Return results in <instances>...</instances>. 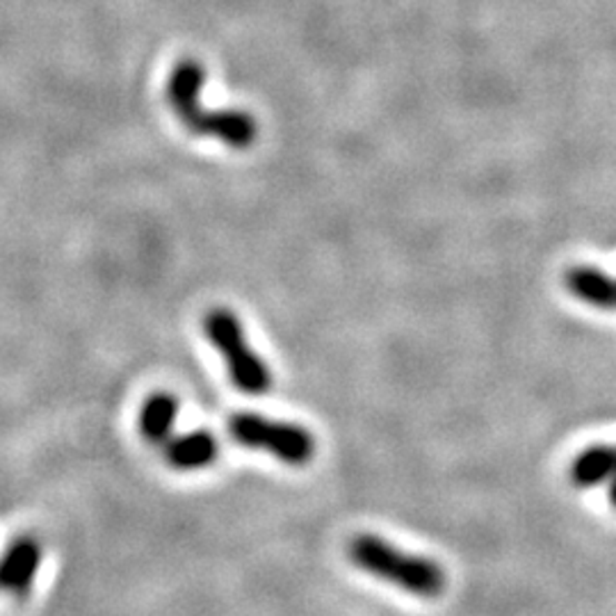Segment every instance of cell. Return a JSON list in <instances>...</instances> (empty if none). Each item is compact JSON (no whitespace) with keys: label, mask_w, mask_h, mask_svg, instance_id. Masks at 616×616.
Returning a JSON list of instances; mask_svg holds the SVG:
<instances>
[{"label":"cell","mask_w":616,"mask_h":616,"mask_svg":"<svg viewBox=\"0 0 616 616\" xmlns=\"http://www.w3.org/2000/svg\"><path fill=\"white\" fill-rule=\"evenodd\" d=\"M206 71L197 60H181L169 73L167 101L179 121L195 136L215 138L231 149H249L256 142L258 123L242 110H206L201 90Z\"/></svg>","instance_id":"obj_1"},{"label":"cell","mask_w":616,"mask_h":616,"mask_svg":"<svg viewBox=\"0 0 616 616\" xmlns=\"http://www.w3.org/2000/svg\"><path fill=\"white\" fill-rule=\"evenodd\" d=\"M219 438L206 429H190L183 434H171L169 441L162 446L165 461L169 468L179 473H199L210 468L219 457Z\"/></svg>","instance_id":"obj_6"},{"label":"cell","mask_w":616,"mask_h":616,"mask_svg":"<svg viewBox=\"0 0 616 616\" xmlns=\"http://www.w3.org/2000/svg\"><path fill=\"white\" fill-rule=\"evenodd\" d=\"M566 290L587 306L600 311H616V279L596 268H570L564 275Z\"/></svg>","instance_id":"obj_8"},{"label":"cell","mask_w":616,"mask_h":616,"mask_svg":"<svg viewBox=\"0 0 616 616\" xmlns=\"http://www.w3.org/2000/svg\"><path fill=\"white\" fill-rule=\"evenodd\" d=\"M349 562L372 578L390 583L418 598H438L446 589V570L429 557L411 555L375 535H359L347 546Z\"/></svg>","instance_id":"obj_2"},{"label":"cell","mask_w":616,"mask_h":616,"mask_svg":"<svg viewBox=\"0 0 616 616\" xmlns=\"http://www.w3.org/2000/svg\"><path fill=\"white\" fill-rule=\"evenodd\" d=\"M229 434L238 446L251 453H266L292 468L311 464L318 453L316 436L306 427L254 411L234 414L229 420Z\"/></svg>","instance_id":"obj_4"},{"label":"cell","mask_w":616,"mask_h":616,"mask_svg":"<svg viewBox=\"0 0 616 616\" xmlns=\"http://www.w3.org/2000/svg\"><path fill=\"white\" fill-rule=\"evenodd\" d=\"M616 475V446H592L583 450L568 468V479L578 489H592Z\"/></svg>","instance_id":"obj_9"},{"label":"cell","mask_w":616,"mask_h":616,"mask_svg":"<svg viewBox=\"0 0 616 616\" xmlns=\"http://www.w3.org/2000/svg\"><path fill=\"white\" fill-rule=\"evenodd\" d=\"M43 566V544L34 535L14 537L0 550V596L26 600Z\"/></svg>","instance_id":"obj_5"},{"label":"cell","mask_w":616,"mask_h":616,"mask_svg":"<svg viewBox=\"0 0 616 616\" xmlns=\"http://www.w3.org/2000/svg\"><path fill=\"white\" fill-rule=\"evenodd\" d=\"M203 334L222 357L231 384L245 395H266L272 388V370L251 347L240 318L231 308H212L203 316Z\"/></svg>","instance_id":"obj_3"},{"label":"cell","mask_w":616,"mask_h":616,"mask_svg":"<svg viewBox=\"0 0 616 616\" xmlns=\"http://www.w3.org/2000/svg\"><path fill=\"white\" fill-rule=\"evenodd\" d=\"M181 416V400L169 390H156L145 400L138 418V427L145 441L151 446H165L176 431Z\"/></svg>","instance_id":"obj_7"},{"label":"cell","mask_w":616,"mask_h":616,"mask_svg":"<svg viewBox=\"0 0 616 616\" xmlns=\"http://www.w3.org/2000/svg\"><path fill=\"white\" fill-rule=\"evenodd\" d=\"M607 484H609V505L616 509V475H612Z\"/></svg>","instance_id":"obj_10"}]
</instances>
